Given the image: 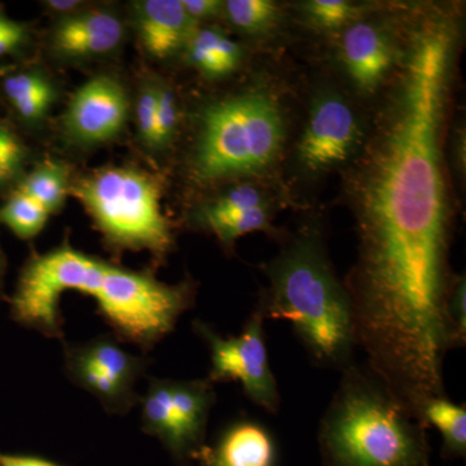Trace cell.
I'll return each instance as SVG.
<instances>
[{
    "mask_svg": "<svg viewBox=\"0 0 466 466\" xmlns=\"http://www.w3.org/2000/svg\"><path fill=\"white\" fill-rule=\"evenodd\" d=\"M452 29L417 34L403 79L358 177L359 262L348 288L361 342L395 355L449 337V211L441 168Z\"/></svg>",
    "mask_w": 466,
    "mask_h": 466,
    "instance_id": "6da1fadb",
    "label": "cell"
},
{
    "mask_svg": "<svg viewBox=\"0 0 466 466\" xmlns=\"http://www.w3.org/2000/svg\"><path fill=\"white\" fill-rule=\"evenodd\" d=\"M425 424L370 370L351 364L321 420L327 466H429Z\"/></svg>",
    "mask_w": 466,
    "mask_h": 466,
    "instance_id": "7a4b0ae2",
    "label": "cell"
},
{
    "mask_svg": "<svg viewBox=\"0 0 466 466\" xmlns=\"http://www.w3.org/2000/svg\"><path fill=\"white\" fill-rule=\"evenodd\" d=\"M269 288L258 311L288 321L309 357L324 367L352 364L357 348L349 291L317 236H300L267 266Z\"/></svg>",
    "mask_w": 466,
    "mask_h": 466,
    "instance_id": "3957f363",
    "label": "cell"
},
{
    "mask_svg": "<svg viewBox=\"0 0 466 466\" xmlns=\"http://www.w3.org/2000/svg\"><path fill=\"white\" fill-rule=\"evenodd\" d=\"M284 137L280 110L265 92L210 104L201 116L193 177L210 183L259 173L278 157Z\"/></svg>",
    "mask_w": 466,
    "mask_h": 466,
    "instance_id": "277c9868",
    "label": "cell"
},
{
    "mask_svg": "<svg viewBox=\"0 0 466 466\" xmlns=\"http://www.w3.org/2000/svg\"><path fill=\"white\" fill-rule=\"evenodd\" d=\"M110 249L147 250L162 259L174 247L157 175L133 167L99 168L70 186Z\"/></svg>",
    "mask_w": 466,
    "mask_h": 466,
    "instance_id": "5b68a950",
    "label": "cell"
},
{
    "mask_svg": "<svg viewBox=\"0 0 466 466\" xmlns=\"http://www.w3.org/2000/svg\"><path fill=\"white\" fill-rule=\"evenodd\" d=\"M90 297L118 341L148 351L173 332L179 318L191 308L193 289L188 283L165 284L148 272L108 263Z\"/></svg>",
    "mask_w": 466,
    "mask_h": 466,
    "instance_id": "8992f818",
    "label": "cell"
},
{
    "mask_svg": "<svg viewBox=\"0 0 466 466\" xmlns=\"http://www.w3.org/2000/svg\"><path fill=\"white\" fill-rule=\"evenodd\" d=\"M99 263L96 257L67 242L47 253L33 254L12 297V317L47 339H64L61 297L66 291L84 293Z\"/></svg>",
    "mask_w": 466,
    "mask_h": 466,
    "instance_id": "52a82bcc",
    "label": "cell"
},
{
    "mask_svg": "<svg viewBox=\"0 0 466 466\" xmlns=\"http://www.w3.org/2000/svg\"><path fill=\"white\" fill-rule=\"evenodd\" d=\"M263 321L260 312H254L244 330L236 337L219 336L210 325L200 320L195 321L193 328L210 351L208 381L241 383L254 404L276 412L280 406V394L269 367Z\"/></svg>",
    "mask_w": 466,
    "mask_h": 466,
    "instance_id": "ba28073f",
    "label": "cell"
},
{
    "mask_svg": "<svg viewBox=\"0 0 466 466\" xmlns=\"http://www.w3.org/2000/svg\"><path fill=\"white\" fill-rule=\"evenodd\" d=\"M130 103L124 86L110 76L88 79L70 97L63 127L67 139L91 147L109 142L121 134Z\"/></svg>",
    "mask_w": 466,
    "mask_h": 466,
    "instance_id": "9c48e42d",
    "label": "cell"
},
{
    "mask_svg": "<svg viewBox=\"0 0 466 466\" xmlns=\"http://www.w3.org/2000/svg\"><path fill=\"white\" fill-rule=\"evenodd\" d=\"M360 140L357 116L336 95H325L312 106L309 124L299 143L300 164L311 171L342 164Z\"/></svg>",
    "mask_w": 466,
    "mask_h": 466,
    "instance_id": "30bf717a",
    "label": "cell"
},
{
    "mask_svg": "<svg viewBox=\"0 0 466 466\" xmlns=\"http://www.w3.org/2000/svg\"><path fill=\"white\" fill-rule=\"evenodd\" d=\"M124 39L122 21L108 11H81L63 17L51 35L55 54L82 60L115 51Z\"/></svg>",
    "mask_w": 466,
    "mask_h": 466,
    "instance_id": "8fae6325",
    "label": "cell"
},
{
    "mask_svg": "<svg viewBox=\"0 0 466 466\" xmlns=\"http://www.w3.org/2000/svg\"><path fill=\"white\" fill-rule=\"evenodd\" d=\"M135 24L144 51L165 60L186 47L196 30L182 0H143L134 3Z\"/></svg>",
    "mask_w": 466,
    "mask_h": 466,
    "instance_id": "7c38bea8",
    "label": "cell"
},
{
    "mask_svg": "<svg viewBox=\"0 0 466 466\" xmlns=\"http://www.w3.org/2000/svg\"><path fill=\"white\" fill-rule=\"evenodd\" d=\"M341 50L346 70L359 90L375 91L391 67L386 36L370 24H354L343 34Z\"/></svg>",
    "mask_w": 466,
    "mask_h": 466,
    "instance_id": "4fadbf2b",
    "label": "cell"
},
{
    "mask_svg": "<svg viewBox=\"0 0 466 466\" xmlns=\"http://www.w3.org/2000/svg\"><path fill=\"white\" fill-rule=\"evenodd\" d=\"M139 401L144 433L157 438L177 464L186 466L198 458L171 403L170 380H150L148 390Z\"/></svg>",
    "mask_w": 466,
    "mask_h": 466,
    "instance_id": "5bb4252c",
    "label": "cell"
},
{
    "mask_svg": "<svg viewBox=\"0 0 466 466\" xmlns=\"http://www.w3.org/2000/svg\"><path fill=\"white\" fill-rule=\"evenodd\" d=\"M207 466H275L276 444L265 426L235 422L226 429L216 449L205 456Z\"/></svg>",
    "mask_w": 466,
    "mask_h": 466,
    "instance_id": "9a60e30c",
    "label": "cell"
},
{
    "mask_svg": "<svg viewBox=\"0 0 466 466\" xmlns=\"http://www.w3.org/2000/svg\"><path fill=\"white\" fill-rule=\"evenodd\" d=\"M64 368L66 376L76 386L96 398L106 412L124 415L130 412L131 408L140 400L135 389L122 385L91 363L76 349L75 343H64Z\"/></svg>",
    "mask_w": 466,
    "mask_h": 466,
    "instance_id": "2e32d148",
    "label": "cell"
},
{
    "mask_svg": "<svg viewBox=\"0 0 466 466\" xmlns=\"http://www.w3.org/2000/svg\"><path fill=\"white\" fill-rule=\"evenodd\" d=\"M171 403L187 441L201 453L211 408L216 403L213 382L205 380H170Z\"/></svg>",
    "mask_w": 466,
    "mask_h": 466,
    "instance_id": "e0dca14e",
    "label": "cell"
},
{
    "mask_svg": "<svg viewBox=\"0 0 466 466\" xmlns=\"http://www.w3.org/2000/svg\"><path fill=\"white\" fill-rule=\"evenodd\" d=\"M184 50L189 66L210 79L231 75L242 56L240 46L213 27L196 29Z\"/></svg>",
    "mask_w": 466,
    "mask_h": 466,
    "instance_id": "ac0fdd59",
    "label": "cell"
},
{
    "mask_svg": "<svg viewBox=\"0 0 466 466\" xmlns=\"http://www.w3.org/2000/svg\"><path fill=\"white\" fill-rule=\"evenodd\" d=\"M3 91L16 115L29 125L41 122L56 100L55 86L39 72H21L7 76Z\"/></svg>",
    "mask_w": 466,
    "mask_h": 466,
    "instance_id": "d6986e66",
    "label": "cell"
},
{
    "mask_svg": "<svg viewBox=\"0 0 466 466\" xmlns=\"http://www.w3.org/2000/svg\"><path fill=\"white\" fill-rule=\"evenodd\" d=\"M75 346L91 363L130 389H135V383L148 367L147 359L131 354L119 345L115 336L109 334L95 337L87 342L75 343Z\"/></svg>",
    "mask_w": 466,
    "mask_h": 466,
    "instance_id": "ffe728a7",
    "label": "cell"
},
{
    "mask_svg": "<svg viewBox=\"0 0 466 466\" xmlns=\"http://www.w3.org/2000/svg\"><path fill=\"white\" fill-rule=\"evenodd\" d=\"M421 421L433 425L443 438L444 451L452 458H464L466 453V408L449 398H434L421 410Z\"/></svg>",
    "mask_w": 466,
    "mask_h": 466,
    "instance_id": "44dd1931",
    "label": "cell"
},
{
    "mask_svg": "<svg viewBox=\"0 0 466 466\" xmlns=\"http://www.w3.org/2000/svg\"><path fill=\"white\" fill-rule=\"evenodd\" d=\"M15 187L55 214L63 207L69 192V168L58 161H45L32 173L24 175Z\"/></svg>",
    "mask_w": 466,
    "mask_h": 466,
    "instance_id": "7402d4cb",
    "label": "cell"
},
{
    "mask_svg": "<svg viewBox=\"0 0 466 466\" xmlns=\"http://www.w3.org/2000/svg\"><path fill=\"white\" fill-rule=\"evenodd\" d=\"M52 214L27 193L14 187L0 207V225L11 229L18 238L29 240L41 233Z\"/></svg>",
    "mask_w": 466,
    "mask_h": 466,
    "instance_id": "603a6c76",
    "label": "cell"
},
{
    "mask_svg": "<svg viewBox=\"0 0 466 466\" xmlns=\"http://www.w3.org/2000/svg\"><path fill=\"white\" fill-rule=\"evenodd\" d=\"M225 11L233 25L247 33L266 32L279 18L275 3L269 0H228Z\"/></svg>",
    "mask_w": 466,
    "mask_h": 466,
    "instance_id": "cb8c5ba5",
    "label": "cell"
},
{
    "mask_svg": "<svg viewBox=\"0 0 466 466\" xmlns=\"http://www.w3.org/2000/svg\"><path fill=\"white\" fill-rule=\"evenodd\" d=\"M200 225L213 232L218 240L226 247H231L240 236L267 228L268 211L266 207L253 208V210L242 211L228 217L205 220Z\"/></svg>",
    "mask_w": 466,
    "mask_h": 466,
    "instance_id": "d4e9b609",
    "label": "cell"
},
{
    "mask_svg": "<svg viewBox=\"0 0 466 466\" xmlns=\"http://www.w3.org/2000/svg\"><path fill=\"white\" fill-rule=\"evenodd\" d=\"M26 159L25 144L8 126L0 122V188L20 182Z\"/></svg>",
    "mask_w": 466,
    "mask_h": 466,
    "instance_id": "484cf974",
    "label": "cell"
},
{
    "mask_svg": "<svg viewBox=\"0 0 466 466\" xmlns=\"http://www.w3.org/2000/svg\"><path fill=\"white\" fill-rule=\"evenodd\" d=\"M263 207H266V204L258 189L251 186L236 187L213 204L202 208L198 213V223Z\"/></svg>",
    "mask_w": 466,
    "mask_h": 466,
    "instance_id": "4316f807",
    "label": "cell"
},
{
    "mask_svg": "<svg viewBox=\"0 0 466 466\" xmlns=\"http://www.w3.org/2000/svg\"><path fill=\"white\" fill-rule=\"evenodd\" d=\"M157 108H156L155 139L153 148H167L173 142L177 125V101L173 91L165 86H156Z\"/></svg>",
    "mask_w": 466,
    "mask_h": 466,
    "instance_id": "83f0119b",
    "label": "cell"
},
{
    "mask_svg": "<svg viewBox=\"0 0 466 466\" xmlns=\"http://www.w3.org/2000/svg\"><path fill=\"white\" fill-rule=\"evenodd\" d=\"M305 11L312 23L325 30H337L357 16V8L343 0H311Z\"/></svg>",
    "mask_w": 466,
    "mask_h": 466,
    "instance_id": "f1b7e54d",
    "label": "cell"
},
{
    "mask_svg": "<svg viewBox=\"0 0 466 466\" xmlns=\"http://www.w3.org/2000/svg\"><path fill=\"white\" fill-rule=\"evenodd\" d=\"M447 317L451 333H452L453 348H461L466 339V287L465 279H460L451 289Z\"/></svg>",
    "mask_w": 466,
    "mask_h": 466,
    "instance_id": "f546056e",
    "label": "cell"
},
{
    "mask_svg": "<svg viewBox=\"0 0 466 466\" xmlns=\"http://www.w3.org/2000/svg\"><path fill=\"white\" fill-rule=\"evenodd\" d=\"M156 108H157V91L156 86H147L140 92L137 106V131L146 146L153 148L155 139Z\"/></svg>",
    "mask_w": 466,
    "mask_h": 466,
    "instance_id": "4dcf8cb0",
    "label": "cell"
},
{
    "mask_svg": "<svg viewBox=\"0 0 466 466\" xmlns=\"http://www.w3.org/2000/svg\"><path fill=\"white\" fill-rule=\"evenodd\" d=\"M26 26L0 14V57L20 50L27 41Z\"/></svg>",
    "mask_w": 466,
    "mask_h": 466,
    "instance_id": "1f68e13d",
    "label": "cell"
},
{
    "mask_svg": "<svg viewBox=\"0 0 466 466\" xmlns=\"http://www.w3.org/2000/svg\"><path fill=\"white\" fill-rule=\"evenodd\" d=\"M183 7L193 21L217 17L225 9V2L219 0H182Z\"/></svg>",
    "mask_w": 466,
    "mask_h": 466,
    "instance_id": "d6a6232c",
    "label": "cell"
},
{
    "mask_svg": "<svg viewBox=\"0 0 466 466\" xmlns=\"http://www.w3.org/2000/svg\"><path fill=\"white\" fill-rule=\"evenodd\" d=\"M0 466H63L41 456L11 455L0 452Z\"/></svg>",
    "mask_w": 466,
    "mask_h": 466,
    "instance_id": "836d02e7",
    "label": "cell"
},
{
    "mask_svg": "<svg viewBox=\"0 0 466 466\" xmlns=\"http://www.w3.org/2000/svg\"><path fill=\"white\" fill-rule=\"evenodd\" d=\"M45 5L54 14L66 17L76 14V12H81L84 2H78V0H50V2H46Z\"/></svg>",
    "mask_w": 466,
    "mask_h": 466,
    "instance_id": "e575fe53",
    "label": "cell"
},
{
    "mask_svg": "<svg viewBox=\"0 0 466 466\" xmlns=\"http://www.w3.org/2000/svg\"><path fill=\"white\" fill-rule=\"evenodd\" d=\"M3 269H5V260H3L2 251H0V281H2L3 278Z\"/></svg>",
    "mask_w": 466,
    "mask_h": 466,
    "instance_id": "d590c367",
    "label": "cell"
},
{
    "mask_svg": "<svg viewBox=\"0 0 466 466\" xmlns=\"http://www.w3.org/2000/svg\"><path fill=\"white\" fill-rule=\"evenodd\" d=\"M204 466H207V465H204Z\"/></svg>",
    "mask_w": 466,
    "mask_h": 466,
    "instance_id": "8d00e7d4",
    "label": "cell"
}]
</instances>
